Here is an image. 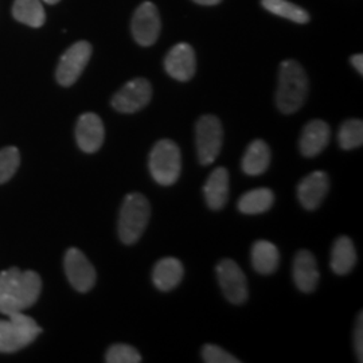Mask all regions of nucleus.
<instances>
[{"label":"nucleus","instance_id":"ddd939ff","mask_svg":"<svg viewBox=\"0 0 363 363\" xmlns=\"http://www.w3.org/2000/svg\"><path fill=\"white\" fill-rule=\"evenodd\" d=\"M105 130L101 118L96 113H84L76 125V140L81 151L86 154L97 152L104 143Z\"/></svg>","mask_w":363,"mask_h":363},{"label":"nucleus","instance_id":"5701e85b","mask_svg":"<svg viewBox=\"0 0 363 363\" xmlns=\"http://www.w3.org/2000/svg\"><path fill=\"white\" fill-rule=\"evenodd\" d=\"M13 15L18 22L34 28L43 26L46 21L40 0H15Z\"/></svg>","mask_w":363,"mask_h":363},{"label":"nucleus","instance_id":"6ab92c4d","mask_svg":"<svg viewBox=\"0 0 363 363\" xmlns=\"http://www.w3.org/2000/svg\"><path fill=\"white\" fill-rule=\"evenodd\" d=\"M272 152L269 145L261 139H256L245 150L241 160V169L245 175L259 177L269 169Z\"/></svg>","mask_w":363,"mask_h":363},{"label":"nucleus","instance_id":"7ed1b4c3","mask_svg":"<svg viewBox=\"0 0 363 363\" xmlns=\"http://www.w3.org/2000/svg\"><path fill=\"white\" fill-rule=\"evenodd\" d=\"M151 218V205L143 194L125 196L118 216V237L125 245L136 244L143 235Z\"/></svg>","mask_w":363,"mask_h":363},{"label":"nucleus","instance_id":"cd10ccee","mask_svg":"<svg viewBox=\"0 0 363 363\" xmlns=\"http://www.w3.org/2000/svg\"><path fill=\"white\" fill-rule=\"evenodd\" d=\"M202 359L206 363H238L241 362L238 358L223 350L220 346L216 345H205L202 349Z\"/></svg>","mask_w":363,"mask_h":363},{"label":"nucleus","instance_id":"aec40b11","mask_svg":"<svg viewBox=\"0 0 363 363\" xmlns=\"http://www.w3.org/2000/svg\"><path fill=\"white\" fill-rule=\"evenodd\" d=\"M252 265L259 274H272L280 264V252L271 241L259 240L252 247Z\"/></svg>","mask_w":363,"mask_h":363},{"label":"nucleus","instance_id":"6e6552de","mask_svg":"<svg viewBox=\"0 0 363 363\" xmlns=\"http://www.w3.org/2000/svg\"><path fill=\"white\" fill-rule=\"evenodd\" d=\"M220 289L228 301L234 306L244 304L247 300V280L238 264L230 259H220L216 268Z\"/></svg>","mask_w":363,"mask_h":363},{"label":"nucleus","instance_id":"f257e3e1","mask_svg":"<svg viewBox=\"0 0 363 363\" xmlns=\"http://www.w3.org/2000/svg\"><path fill=\"white\" fill-rule=\"evenodd\" d=\"M42 280L38 273L10 268L0 272V312H23L38 300Z\"/></svg>","mask_w":363,"mask_h":363},{"label":"nucleus","instance_id":"0eeeda50","mask_svg":"<svg viewBox=\"0 0 363 363\" xmlns=\"http://www.w3.org/2000/svg\"><path fill=\"white\" fill-rule=\"evenodd\" d=\"M91 55V45L89 42L79 40L72 45L62 54L60 64L57 66L55 78L58 84L62 86H72L85 70Z\"/></svg>","mask_w":363,"mask_h":363},{"label":"nucleus","instance_id":"9b49d317","mask_svg":"<svg viewBox=\"0 0 363 363\" xmlns=\"http://www.w3.org/2000/svg\"><path fill=\"white\" fill-rule=\"evenodd\" d=\"M64 265L67 280L78 292L85 294L91 291L96 284V269L91 265V261L77 247H70L66 252Z\"/></svg>","mask_w":363,"mask_h":363},{"label":"nucleus","instance_id":"b1692460","mask_svg":"<svg viewBox=\"0 0 363 363\" xmlns=\"http://www.w3.org/2000/svg\"><path fill=\"white\" fill-rule=\"evenodd\" d=\"M261 6L277 16H281L288 21H292L298 25H306L310 22V13L298 4L288 0H261Z\"/></svg>","mask_w":363,"mask_h":363},{"label":"nucleus","instance_id":"412c9836","mask_svg":"<svg viewBox=\"0 0 363 363\" xmlns=\"http://www.w3.org/2000/svg\"><path fill=\"white\" fill-rule=\"evenodd\" d=\"M357 264V250L347 235L337 237L331 249V269L339 276L350 273Z\"/></svg>","mask_w":363,"mask_h":363},{"label":"nucleus","instance_id":"c756f323","mask_svg":"<svg viewBox=\"0 0 363 363\" xmlns=\"http://www.w3.org/2000/svg\"><path fill=\"white\" fill-rule=\"evenodd\" d=\"M351 65L354 66V69L363 74V55L362 54H354L350 58Z\"/></svg>","mask_w":363,"mask_h":363},{"label":"nucleus","instance_id":"423d86ee","mask_svg":"<svg viewBox=\"0 0 363 363\" xmlns=\"http://www.w3.org/2000/svg\"><path fill=\"white\" fill-rule=\"evenodd\" d=\"M223 143V128L220 118L205 115L195 123V144L199 163L208 166L218 157Z\"/></svg>","mask_w":363,"mask_h":363},{"label":"nucleus","instance_id":"4468645a","mask_svg":"<svg viewBox=\"0 0 363 363\" xmlns=\"http://www.w3.org/2000/svg\"><path fill=\"white\" fill-rule=\"evenodd\" d=\"M330 181L325 171H313L298 184V202L306 210H316L328 193Z\"/></svg>","mask_w":363,"mask_h":363},{"label":"nucleus","instance_id":"c85d7f7f","mask_svg":"<svg viewBox=\"0 0 363 363\" xmlns=\"http://www.w3.org/2000/svg\"><path fill=\"white\" fill-rule=\"evenodd\" d=\"M354 350H355V355L357 359L359 362L363 361V316L362 312L358 315L357 318V323H355V328H354Z\"/></svg>","mask_w":363,"mask_h":363},{"label":"nucleus","instance_id":"7c9ffc66","mask_svg":"<svg viewBox=\"0 0 363 363\" xmlns=\"http://www.w3.org/2000/svg\"><path fill=\"white\" fill-rule=\"evenodd\" d=\"M193 1L201 6H217L222 0H193Z\"/></svg>","mask_w":363,"mask_h":363},{"label":"nucleus","instance_id":"393cba45","mask_svg":"<svg viewBox=\"0 0 363 363\" xmlns=\"http://www.w3.org/2000/svg\"><path fill=\"white\" fill-rule=\"evenodd\" d=\"M337 143L342 150L350 151L363 144V123L359 118L343 121L337 133Z\"/></svg>","mask_w":363,"mask_h":363},{"label":"nucleus","instance_id":"a211bd4d","mask_svg":"<svg viewBox=\"0 0 363 363\" xmlns=\"http://www.w3.org/2000/svg\"><path fill=\"white\" fill-rule=\"evenodd\" d=\"M184 276L183 264L175 257L159 259L152 271L154 286L162 292H169L181 284Z\"/></svg>","mask_w":363,"mask_h":363},{"label":"nucleus","instance_id":"2eb2a0df","mask_svg":"<svg viewBox=\"0 0 363 363\" xmlns=\"http://www.w3.org/2000/svg\"><path fill=\"white\" fill-rule=\"evenodd\" d=\"M292 277L298 291L304 294H311L316 289L320 274L316 259L310 250L301 249L296 253L292 265Z\"/></svg>","mask_w":363,"mask_h":363},{"label":"nucleus","instance_id":"dca6fc26","mask_svg":"<svg viewBox=\"0 0 363 363\" xmlns=\"http://www.w3.org/2000/svg\"><path fill=\"white\" fill-rule=\"evenodd\" d=\"M330 138L331 130L325 121L319 118L311 120L301 130L298 142L300 152L306 157H315L325 151L330 143Z\"/></svg>","mask_w":363,"mask_h":363},{"label":"nucleus","instance_id":"a878e982","mask_svg":"<svg viewBox=\"0 0 363 363\" xmlns=\"http://www.w3.org/2000/svg\"><path fill=\"white\" fill-rule=\"evenodd\" d=\"M143 361L140 352L130 345L117 343L111 346L105 354V362L108 363H139Z\"/></svg>","mask_w":363,"mask_h":363},{"label":"nucleus","instance_id":"f8f14e48","mask_svg":"<svg viewBox=\"0 0 363 363\" xmlns=\"http://www.w3.org/2000/svg\"><path fill=\"white\" fill-rule=\"evenodd\" d=\"M164 69L169 77L177 81H190L196 72L194 49L186 42L175 45L164 58Z\"/></svg>","mask_w":363,"mask_h":363},{"label":"nucleus","instance_id":"4be33fe9","mask_svg":"<svg viewBox=\"0 0 363 363\" xmlns=\"http://www.w3.org/2000/svg\"><path fill=\"white\" fill-rule=\"evenodd\" d=\"M274 202V194L271 189L261 187L247 191L242 196H240L237 202V208L247 216H256L262 214L272 208Z\"/></svg>","mask_w":363,"mask_h":363},{"label":"nucleus","instance_id":"9d476101","mask_svg":"<svg viewBox=\"0 0 363 363\" xmlns=\"http://www.w3.org/2000/svg\"><path fill=\"white\" fill-rule=\"evenodd\" d=\"M162 30V21L157 7L152 1L142 3L132 16L130 31L135 40L144 48L155 43Z\"/></svg>","mask_w":363,"mask_h":363},{"label":"nucleus","instance_id":"bb28decb","mask_svg":"<svg viewBox=\"0 0 363 363\" xmlns=\"http://www.w3.org/2000/svg\"><path fill=\"white\" fill-rule=\"evenodd\" d=\"M21 155L18 148L7 147L0 151V184L10 181L19 167Z\"/></svg>","mask_w":363,"mask_h":363},{"label":"nucleus","instance_id":"20e7f679","mask_svg":"<svg viewBox=\"0 0 363 363\" xmlns=\"http://www.w3.org/2000/svg\"><path fill=\"white\" fill-rule=\"evenodd\" d=\"M148 167L152 179L157 184H175L182 172V154L179 147L169 139L159 140L151 150Z\"/></svg>","mask_w":363,"mask_h":363},{"label":"nucleus","instance_id":"2f4dec72","mask_svg":"<svg viewBox=\"0 0 363 363\" xmlns=\"http://www.w3.org/2000/svg\"><path fill=\"white\" fill-rule=\"evenodd\" d=\"M45 3H48V4H57V3H60L61 0H43Z\"/></svg>","mask_w":363,"mask_h":363},{"label":"nucleus","instance_id":"f03ea898","mask_svg":"<svg viewBox=\"0 0 363 363\" xmlns=\"http://www.w3.org/2000/svg\"><path fill=\"white\" fill-rule=\"evenodd\" d=\"M308 94V77L304 67L295 60L280 64L276 104L281 113L292 115L306 103Z\"/></svg>","mask_w":363,"mask_h":363},{"label":"nucleus","instance_id":"1a4fd4ad","mask_svg":"<svg viewBox=\"0 0 363 363\" xmlns=\"http://www.w3.org/2000/svg\"><path fill=\"white\" fill-rule=\"evenodd\" d=\"M152 99L151 82L145 78L138 77L127 82L112 97L111 104L120 113H136L150 104Z\"/></svg>","mask_w":363,"mask_h":363},{"label":"nucleus","instance_id":"39448f33","mask_svg":"<svg viewBox=\"0 0 363 363\" xmlns=\"http://www.w3.org/2000/svg\"><path fill=\"white\" fill-rule=\"evenodd\" d=\"M9 320H0V352H15L33 343L42 328L22 312L9 315Z\"/></svg>","mask_w":363,"mask_h":363},{"label":"nucleus","instance_id":"f3484780","mask_svg":"<svg viewBox=\"0 0 363 363\" xmlns=\"http://www.w3.org/2000/svg\"><path fill=\"white\" fill-rule=\"evenodd\" d=\"M205 201L211 210H222L229 199V171L225 167L213 169L203 186Z\"/></svg>","mask_w":363,"mask_h":363}]
</instances>
